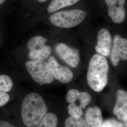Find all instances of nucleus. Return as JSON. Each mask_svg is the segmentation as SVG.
Wrapping results in <instances>:
<instances>
[{"mask_svg": "<svg viewBox=\"0 0 127 127\" xmlns=\"http://www.w3.org/2000/svg\"><path fill=\"white\" fill-rule=\"evenodd\" d=\"M47 107L39 94L31 93L25 96L22 104L21 115L27 127H35L47 113Z\"/></svg>", "mask_w": 127, "mask_h": 127, "instance_id": "f257e3e1", "label": "nucleus"}, {"mask_svg": "<svg viewBox=\"0 0 127 127\" xmlns=\"http://www.w3.org/2000/svg\"><path fill=\"white\" fill-rule=\"evenodd\" d=\"M109 65L104 57L95 54L91 58L87 75L89 85L95 92H100L108 82Z\"/></svg>", "mask_w": 127, "mask_h": 127, "instance_id": "f03ea898", "label": "nucleus"}, {"mask_svg": "<svg viewBox=\"0 0 127 127\" xmlns=\"http://www.w3.org/2000/svg\"><path fill=\"white\" fill-rule=\"evenodd\" d=\"M87 13L81 9H73L59 11L50 16V22L59 27L69 28L74 27L82 22L86 17Z\"/></svg>", "mask_w": 127, "mask_h": 127, "instance_id": "7ed1b4c3", "label": "nucleus"}, {"mask_svg": "<svg viewBox=\"0 0 127 127\" xmlns=\"http://www.w3.org/2000/svg\"><path fill=\"white\" fill-rule=\"evenodd\" d=\"M26 67L33 80L40 85L50 84L54 77L48 62L41 60H30L26 63Z\"/></svg>", "mask_w": 127, "mask_h": 127, "instance_id": "20e7f679", "label": "nucleus"}, {"mask_svg": "<svg viewBox=\"0 0 127 127\" xmlns=\"http://www.w3.org/2000/svg\"><path fill=\"white\" fill-rule=\"evenodd\" d=\"M47 40L41 36L32 37L27 44L29 50V58L32 60L43 61L47 59L51 52V48L50 46L46 45Z\"/></svg>", "mask_w": 127, "mask_h": 127, "instance_id": "39448f33", "label": "nucleus"}, {"mask_svg": "<svg viewBox=\"0 0 127 127\" xmlns=\"http://www.w3.org/2000/svg\"><path fill=\"white\" fill-rule=\"evenodd\" d=\"M55 50L59 57L70 66L76 68L78 66L80 58L79 51L77 49L60 43L56 45Z\"/></svg>", "mask_w": 127, "mask_h": 127, "instance_id": "423d86ee", "label": "nucleus"}, {"mask_svg": "<svg viewBox=\"0 0 127 127\" xmlns=\"http://www.w3.org/2000/svg\"><path fill=\"white\" fill-rule=\"evenodd\" d=\"M48 63L55 79L64 83H67L72 81L73 76L72 71L67 66L60 64L53 56H50Z\"/></svg>", "mask_w": 127, "mask_h": 127, "instance_id": "0eeeda50", "label": "nucleus"}, {"mask_svg": "<svg viewBox=\"0 0 127 127\" xmlns=\"http://www.w3.org/2000/svg\"><path fill=\"white\" fill-rule=\"evenodd\" d=\"M122 60H127V39L116 34L114 38L111 61L114 66H116Z\"/></svg>", "mask_w": 127, "mask_h": 127, "instance_id": "6e6552de", "label": "nucleus"}, {"mask_svg": "<svg viewBox=\"0 0 127 127\" xmlns=\"http://www.w3.org/2000/svg\"><path fill=\"white\" fill-rule=\"evenodd\" d=\"M126 0H105L108 6V14L113 21L116 24L123 22L125 18L124 5Z\"/></svg>", "mask_w": 127, "mask_h": 127, "instance_id": "1a4fd4ad", "label": "nucleus"}, {"mask_svg": "<svg viewBox=\"0 0 127 127\" xmlns=\"http://www.w3.org/2000/svg\"><path fill=\"white\" fill-rule=\"evenodd\" d=\"M112 45V37L109 31L105 28L100 29L97 34V44L95 50L104 57L109 56Z\"/></svg>", "mask_w": 127, "mask_h": 127, "instance_id": "9d476101", "label": "nucleus"}, {"mask_svg": "<svg viewBox=\"0 0 127 127\" xmlns=\"http://www.w3.org/2000/svg\"><path fill=\"white\" fill-rule=\"evenodd\" d=\"M116 97L113 113L119 121H125L127 119V92L123 90H118Z\"/></svg>", "mask_w": 127, "mask_h": 127, "instance_id": "9b49d317", "label": "nucleus"}, {"mask_svg": "<svg viewBox=\"0 0 127 127\" xmlns=\"http://www.w3.org/2000/svg\"><path fill=\"white\" fill-rule=\"evenodd\" d=\"M66 100L68 103H73L82 109H85L86 106L91 103V97L86 92L72 89L68 91Z\"/></svg>", "mask_w": 127, "mask_h": 127, "instance_id": "f8f14e48", "label": "nucleus"}, {"mask_svg": "<svg viewBox=\"0 0 127 127\" xmlns=\"http://www.w3.org/2000/svg\"><path fill=\"white\" fill-rule=\"evenodd\" d=\"M85 121L87 127H101L103 117L101 109L97 106L88 108Z\"/></svg>", "mask_w": 127, "mask_h": 127, "instance_id": "ddd939ff", "label": "nucleus"}, {"mask_svg": "<svg viewBox=\"0 0 127 127\" xmlns=\"http://www.w3.org/2000/svg\"><path fill=\"white\" fill-rule=\"evenodd\" d=\"M80 0H52L49 5L47 10L52 13L63 8L71 6L76 3Z\"/></svg>", "mask_w": 127, "mask_h": 127, "instance_id": "4468645a", "label": "nucleus"}, {"mask_svg": "<svg viewBox=\"0 0 127 127\" xmlns=\"http://www.w3.org/2000/svg\"><path fill=\"white\" fill-rule=\"evenodd\" d=\"M58 118L56 114L50 113L46 114L37 125L36 127H57Z\"/></svg>", "mask_w": 127, "mask_h": 127, "instance_id": "2eb2a0df", "label": "nucleus"}, {"mask_svg": "<svg viewBox=\"0 0 127 127\" xmlns=\"http://www.w3.org/2000/svg\"><path fill=\"white\" fill-rule=\"evenodd\" d=\"M65 127H87L85 120L82 116H70L65 120Z\"/></svg>", "mask_w": 127, "mask_h": 127, "instance_id": "dca6fc26", "label": "nucleus"}, {"mask_svg": "<svg viewBox=\"0 0 127 127\" xmlns=\"http://www.w3.org/2000/svg\"><path fill=\"white\" fill-rule=\"evenodd\" d=\"M13 85L11 78L6 75H0V91L5 92L10 91Z\"/></svg>", "mask_w": 127, "mask_h": 127, "instance_id": "f3484780", "label": "nucleus"}, {"mask_svg": "<svg viewBox=\"0 0 127 127\" xmlns=\"http://www.w3.org/2000/svg\"><path fill=\"white\" fill-rule=\"evenodd\" d=\"M68 111L70 116H82L83 114L82 108L73 103H69L68 106Z\"/></svg>", "mask_w": 127, "mask_h": 127, "instance_id": "a211bd4d", "label": "nucleus"}, {"mask_svg": "<svg viewBox=\"0 0 127 127\" xmlns=\"http://www.w3.org/2000/svg\"><path fill=\"white\" fill-rule=\"evenodd\" d=\"M101 127H124L123 123L115 119H108L104 122Z\"/></svg>", "mask_w": 127, "mask_h": 127, "instance_id": "6ab92c4d", "label": "nucleus"}, {"mask_svg": "<svg viewBox=\"0 0 127 127\" xmlns=\"http://www.w3.org/2000/svg\"><path fill=\"white\" fill-rule=\"evenodd\" d=\"M9 100V95L6 92L0 91V106L7 104Z\"/></svg>", "mask_w": 127, "mask_h": 127, "instance_id": "aec40b11", "label": "nucleus"}, {"mask_svg": "<svg viewBox=\"0 0 127 127\" xmlns=\"http://www.w3.org/2000/svg\"><path fill=\"white\" fill-rule=\"evenodd\" d=\"M0 127H16L6 121H0Z\"/></svg>", "mask_w": 127, "mask_h": 127, "instance_id": "412c9836", "label": "nucleus"}, {"mask_svg": "<svg viewBox=\"0 0 127 127\" xmlns=\"http://www.w3.org/2000/svg\"><path fill=\"white\" fill-rule=\"evenodd\" d=\"M5 0H0V5L2 4L3 3H4Z\"/></svg>", "mask_w": 127, "mask_h": 127, "instance_id": "4be33fe9", "label": "nucleus"}, {"mask_svg": "<svg viewBox=\"0 0 127 127\" xmlns=\"http://www.w3.org/2000/svg\"><path fill=\"white\" fill-rule=\"evenodd\" d=\"M46 0H38V1H39V2H44V1H45Z\"/></svg>", "mask_w": 127, "mask_h": 127, "instance_id": "5701e85b", "label": "nucleus"}, {"mask_svg": "<svg viewBox=\"0 0 127 127\" xmlns=\"http://www.w3.org/2000/svg\"><path fill=\"white\" fill-rule=\"evenodd\" d=\"M125 127H127V119L125 121Z\"/></svg>", "mask_w": 127, "mask_h": 127, "instance_id": "b1692460", "label": "nucleus"}]
</instances>
